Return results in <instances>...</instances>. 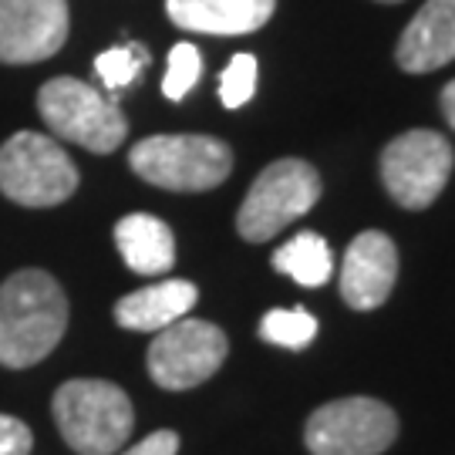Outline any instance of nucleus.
I'll return each mask as SVG.
<instances>
[{"instance_id": "obj_9", "label": "nucleus", "mask_w": 455, "mask_h": 455, "mask_svg": "<svg viewBox=\"0 0 455 455\" xmlns=\"http://www.w3.org/2000/svg\"><path fill=\"white\" fill-rule=\"evenodd\" d=\"M159 338L148 344V374L165 391H189L210 381L227 361V334L210 321L180 317L176 324L156 331Z\"/></svg>"}, {"instance_id": "obj_6", "label": "nucleus", "mask_w": 455, "mask_h": 455, "mask_svg": "<svg viewBox=\"0 0 455 455\" xmlns=\"http://www.w3.org/2000/svg\"><path fill=\"white\" fill-rule=\"evenodd\" d=\"M321 199V176L304 159H276L250 186L236 212V229L246 243H267L283 227L314 210Z\"/></svg>"}, {"instance_id": "obj_17", "label": "nucleus", "mask_w": 455, "mask_h": 455, "mask_svg": "<svg viewBox=\"0 0 455 455\" xmlns=\"http://www.w3.org/2000/svg\"><path fill=\"white\" fill-rule=\"evenodd\" d=\"M260 338L267 344L287 347V351H304L317 338V317L304 307L267 310L260 321Z\"/></svg>"}, {"instance_id": "obj_13", "label": "nucleus", "mask_w": 455, "mask_h": 455, "mask_svg": "<svg viewBox=\"0 0 455 455\" xmlns=\"http://www.w3.org/2000/svg\"><path fill=\"white\" fill-rule=\"evenodd\" d=\"M274 7L276 0H165V11L176 28L220 37L260 31Z\"/></svg>"}, {"instance_id": "obj_7", "label": "nucleus", "mask_w": 455, "mask_h": 455, "mask_svg": "<svg viewBox=\"0 0 455 455\" xmlns=\"http://www.w3.org/2000/svg\"><path fill=\"white\" fill-rule=\"evenodd\" d=\"M398 439V415L378 398H338L307 419L310 455H381Z\"/></svg>"}, {"instance_id": "obj_12", "label": "nucleus", "mask_w": 455, "mask_h": 455, "mask_svg": "<svg viewBox=\"0 0 455 455\" xmlns=\"http://www.w3.org/2000/svg\"><path fill=\"white\" fill-rule=\"evenodd\" d=\"M395 61L408 75H428L455 61V0H425L398 37Z\"/></svg>"}, {"instance_id": "obj_24", "label": "nucleus", "mask_w": 455, "mask_h": 455, "mask_svg": "<svg viewBox=\"0 0 455 455\" xmlns=\"http://www.w3.org/2000/svg\"><path fill=\"white\" fill-rule=\"evenodd\" d=\"M381 4H402V0H381Z\"/></svg>"}, {"instance_id": "obj_23", "label": "nucleus", "mask_w": 455, "mask_h": 455, "mask_svg": "<svg viewBox=\"0 0 455 455\" xmlns=\"http://www.w3.org/2000/svg\"><path fill=\"white\" fill-rule=\"evenodd\" d=\"M442 112H445V122L455 129V78L442 88Z\"/></svg>"}, {"instance_id": "obj_21", "label": "nucleus", "mask_w": 455, "mask_h": 455, "mask_svg": "<svg viewBox=\"0 0 455 455\" xmlns=\"http://www.w3.org/2000/svg\"><path fill=\"white\" fill-rule=\"evenodd\" d=\"M31 428L14 415H0V455H31Z\"/></svg>"}, {"instance_id": "obj_1", "label": "nucleus", "mask_w": 455, "mask_h": 455, "mask_svg": "<svg viewBox=\"0 0 455 455\" xmlns=\"http://www.w3.org/2000/svg\"><path fill=\"white\" fill-rule=\"evenodd\" d=\"M68 297L44 270H17L0 283V364L31 368L61 344Z\"/></svg>"}, {"instance_id": "obj_10", "label": "nucleus", "mask_w": 455, "mask_h": 455, "mask_svg": "<svg viewBox=\"0 0 455 455\" xmlns=\"http://www.w3.org/2000/svg\"><path fill=\"white\" fill-rule=\"evenodd\" d=\"M68 0H0V61L34 65L68 41Z\"/></svg>"}, {"instance_id": "obj_14", "label": "nucleus", "mask_w": 455, "mask_h": 455, "mask_svg": "<svg viewBox=\"0 0 455 455\" xmlns=\"http://www.w3.org/2000/svg\"><path fill=\"white\" fill-rule=\"evenodd\" d=\"M199 291L189 280H163L142 291L129 293L115 304V321L125 331H142V334H156L163 327L176 324L196 307Z\"/></svg>"}, {"instance_id": "obj_15", "label": "nucleus", "mask_w": 455, "mask_h": 455, "mask_svg": "<svg viewBox=\"0 0 455 455\" xmlns=\"http://www.w3.org/2000/svg\"><path fill=\"white\" fill-rule=\"evenodd\" d=\"M115 246L129 270L142 276H163L176 263V236L159 216L132 212L115 227Z\"/></svg>"}, {"instance_id": "obj_11", "label": "nucleus", "mask_w": 455, "mask_h": 455, "mask_svg": "<svg viewBox=\"0 0 455 455\" xmlns=\"http://www.w3.org/2000/svg\"><path fill=\"white\" fill-rule=\"evenodd\" d=\"M398 280V250L381 229L358 233L341 263V297L351 310L381 307Z\"/></svg>"}, {"instance_id": "obj_8", "label": "nucleus", "mask_w": 455, "mask_h": 455, "mask_svg": "<svg viewBox=\"0 0 455 455\" xmlns=\"http://www.w3.org/2000/svg\"><path fill=\"white\" fill-rule=\"evenodd\" d=\"M455 152L449 139L432 129H411L391 139L381 152V182L405 210H425L442 196L452 176Z\"/></svg>"}, {"instance_id": "obj_20", "label": "nucleus", "mask_w": 455, "mask_h": 455, "mask_svg": "<svg viewBox=\"0 0 455 455\" xmlns=\"http://www.w3.org/2000/svg\"><path fill=\"white\" fill-rule=\"evenodd\" d=\"M257 92V58L253 54H236L220 78V101L227 108H243Z\"/></svg>"}, {"instance_id": "obj_4", "label": "nucleus", "mask_w": 455, "mask_h": 455, "mask_svg": "<svg viewBox=\"0 0 455 455\" xmlns=\"http://www.w3.org/2000/svg\"><path fill=\"white\" fill-rule=\"evenodd\" d=\"M78 189V169L41 132H17L0 146V193L17 206H58Z\"/></svg>"}, {"instance_id": "obj_3", "label": "nucleus", "mask_w": 455, "mask_h": 455, "mask_svg": "<svg viewBox=\"0 0 455 455\" xmlns=\"http://www.w3.org/2000/svg\"><path fill=\"white\" fill-rule=\"evenodd\" d=\"M135 176L169 193H206L227 182L233 152L212 135H152L129 152Z\"/></svg>"}, {"instance_id": "obj_2", "label": "nucleus", "mask_w": 455, "mask_h": 455, "mask_svg": "<svg viewBox=\"0 0 455 455\" xmlns=\"http://www.w3.org/2000/svg\"><path fill=\"white\" fill-rule=\"evenodd\" d=\"M54 422L78 455H112L132 435L135 411L129 395L98 378H75L54 391Z\"/></svg>"}, {"instance_id": "obj_22", "label": "nucleus", "mask_w": 455, "mask_h": 455, "mask_svg": "<svg viewBox=\"0 0 455 455\" xmlns=\"http://www.w3.org/2000/svg\"><path fill=\"white\" fill-rule=\"evenodd\" d=\"M176 452H180V435L163 428V432L146 435L139 445H132L129 452H122V455H176Z\"/></svg>"}, {"instance_id": "obj_16", "label": "nucleus", "mask_w": 455, "mask_h": 455, "mask_svg": "<svg viewBox=\"0 0 455 455\" xmlns=\"http://www.w3.org/2000/svg\"><path fill=\"white\" fill-rule=\"evenodd\" d=\"M270 263L276 274L291 276L304 287H321L334 274V253L324 236H317V233H297L293 240H287L276 250Z\"/></svg>"}, {"instance_id": "obj_19", "label": "nucleus", "mask_w": 455, "mask_h": 455, "mask_svg": "<svg viewBox=\"0 0 455 455\" xmlns=\"http://www.w3.org/2000/svg\"><path fill=\"white\" fill-rule=\"evenodd\" d=\"M203 75V58H199V48L182 41L176 48L169 51V68H165V78H163V95L169 101H182L189 95Z\"/></svg>"}, {"instance_id": "obj_18", "label": "nucleus", "mask_w": 455, "mask_h": 455, "mask_svg": "<svg viewBox=\"0 0 455 455\" xmlns=\"http://www.w3.org/2000/svg\"><path fill=\"white\" fill-rule=\"evenodd\" d=\"M148 65V51L142 44H122V48H108L95 58V75L98 82L108 92H122L142 78Z\"/></svg>"}, {"instance_id": "obj_5", "label": "nucleus", "mask_w": 455, "mask_h": 455, "mask_svg": "<svg viewBox=\"0 0 455 455\" xmlns=\"http://www.w3.org/2000/svg\"><path fill=\"white\" fill-rule=\"evenodd\" d=\"M37 112L58 139L98 156L115 152L129 135L122 108L78 78H51L37 92Z\"/></svg>"}]
</instances>
